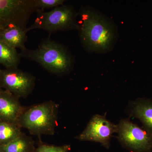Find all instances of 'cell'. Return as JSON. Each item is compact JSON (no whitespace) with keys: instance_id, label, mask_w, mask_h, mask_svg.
<instances>
[{"instance_id":"6da1fadb","label":"cell","mask_w":152,"mask_h":152,"mask_svg":"<svg viewBox=\"0 0 152 152\" xmlns=\"http://www.w3.org/2000/svg\"><path fill=\"white\" fill-rule=\"evenodd\" d=\"M78 31L85 50L104 54L111 51L119 37L113 19L91 6H83L78 12Z\"/></svg>"},{"instance_id":"7a4b0ae2","label":"cell","mask_w":152,"mask_h":152,"mask_svg":"<svg viewBox=\"0 0 152 152\" xmlns=\"http://www.w3.org/2000/svg\"><path fill=\"white\" fill-rule=\"evenodd\" d=\"M20 55L21 58L38 63L50 73L58 76L70 73L75 66V58L69 50L50 36L44 39L37 48H26Z\"/></svg>"},{"instance_id":"3957f363","label":"cell","mask_w":152,"mask_h":152,"mask_svg":"<svg viewBox=\"0 0 152 152\" xmlns=\"http://www.w3.org/2000/svg\"><path fill=\"white\" fill-rule=\"evenodd\" d=\"M58 108L59 105L51 100L26 108L20 119V126L38 137L53 135L57 126Z\"/></svg>"},{"instance_id":"277c9868","label":"cell","mask_w":152,"mask_h":152,"mask_svg":"<svg viewBox=\"0 0 152 152\" xmlns=\"http://www.w3.org/2000/svg\"><path fill=\"white\" fill-rule=\"evenodd\" d=\"M32 24L27 28V31L42 29L54 33L77 29L78 12L73 6L63 5L49 12L38 10Z\"/></svg>"},{"instance_id":"5b68a950","label":"cell","mask_w":152,"mask_h":152,"mask_svg":"<svg viewBox=\"0 0 152 152\" xmlns=\"http://www.w3.org/2000/svg\"><path fill=\"white\" fill-rule=\"evenodd\" d=\"M37 11L34 0H0V30L13 26L26 29Z\"/></svg>"},{"instance_id":"8992f818","label":"cell","mask_w":152,"mask_h":152,"mask_svg":"<svg viewBox=\"0 0 152 152\" xmlns=\"http://www.w3.org/2000/svg\"><path fill=\"white\" fill-rule=\"evenodd\" d=\"M118 126V138L123 147L131 152H152V135L143 128L123 119Z\"/></svg>"},{"instance_id":"52a82bcc","label":"cell","mask_w":152,"mask_h":152,"mask_svg":"<svg viewBox=\"0 0 152 152\" xmlns=\"http://www.w3.org/2000/svg\"><path fill=\"white\" fill-rule=\"evenodd\" d=\"M36 78L17 68L0 71V86L19 98L27 97L34 88Z\"/></svg>"},{"instance_id":"ba28073f","label":"cell","mask_w":152,"mask_h":152,"mask_svg":"<svg viewBox=\"0 0 152 152\" xmlns=\"http://www.w3.org/2000/svg\"><path fill=\"white\" fill-rule=\"evenodd\" d=\"M118 132V125L112 123L103 116L96 114L92 117L83 131L76 136L75 138L81 141L100 143L109 149L113 134Z\"/></svg>"},{"instance_id":"9c48e42d","label":"cell","mask_w":152,"mask_h":152,"mask_svg":"<svg viewBox=\"0 0 152 152\" xmlns=\"http://www.w3.org/2000/svg\"><path fill=\"white\" fill-rule=\"evenodd\" d=\"M20 99L5 90L0 93V122L20 126L21 117L26 109Z\"/></svg>"},{"instance_id":"30bf717a","label":"cell","mask_w":152,"mask_h":152,"mask_svg":"<svg viewBox=\"0 0 152 152\" xmlns=\"http://www.w3.org/2000/svg\"><path fill=\"white\" fill-rule=\"evenodd\" d=\"M128 110L130 116L140 120L143 128L152 135V99L139 98L130 101Z\"/></svg>"},{"instance_id":"8fae6325","label":"cell","mask_w":152,"mask_h":152,"mask_svg":"<svg viewBox=\"0 0 152 152\" xmlns=\"http://www.w3.org/2000/svg\"><path fill=\"white\" fill-rule=\"evenodd\" d=\"M27 33L26 29L16 26L9 27L0 30V39L12 48L21 50L26 48Z\"/></svg>"},{"instance_id":"7c38bea8","label":"cell","mask_w":152,"mask_h":152,"mask_svg":"<svg viewBox=\"0 0 152 152\" xmlns=\"http://www.w3.org/2000/svg\"><path fill=\"white\" fill-rule=\"evenodd\" d=\"M35 149L32 139L23 133L13 140L0 145V152H34Z\"/></svg>"},{"instance_id":"4fadbf2b","label":"cell","mask_w":152,"mask_h":152,"mask_svg":"<svg viewBox=\"0 0 152 152\" xmlns=\"http://www.w3.org/2000/svg\"><path fill=\"white\" fill-rule=\"evenodd\" d=\"M21 58L16 49L0 39V65L4 66L5 69L18 68Z\"/></svg>"},{"instance_id":"5bb4252c","label":"cell","mask_w":152,"mask_h":152,"mask_svg":"<svg viewBox=\"0 0 152 152\" xmlns=\"http://www.w3.org/2000/svg\"><path fill=\"white\" fill-rule=\"evenodd\" d=\"M22 133L21 128L19 125L0 122V145L13 140Z\"/></svg>"},{"instance_id":"9a60e30c","label":"cell","mask_w":152,"mask_h":152,"mask_svg":"<svg viewBox=\"0 0 152 152\" xmlns=\"http://www.w3.org/2000/svg\"><path fill=\"white\" fill-rule=\"evenodd\" d=\"M35 6L38 10L44 11L45 9L55 8L63 5L65 0H34Z\"/></svg>"},{"instance_id":"2e32d148","label":"cell","mask_w":152,"mask_h":152,"mask_svg":"<svg viewBox=\"0 0 152 152\" xmlns=\"http://www.w3.org/2000/svg\"><path fill=\"white\" fill-rule=\"evenodd\" d=\"M70 150L71 146L69 145L56 146L40 144L36 148L34 152H69Z\"/></svg>"},{"instance_id":"e0dca14e","label":"cell","mask_w":152,"mask_h":152,"mask_svg":"<svg viewBox=\"0 0 152 152\" xmlns=\"http://www.w3.org/2000/svg\"><path fill=\"white\" fill-rule=\"evenodd\" d=\"M4 90L2 88H1V87L0 86V93H1L2 92H3V91H4Z\"/></svg>"},{"instance_id":"ac0fdd59","label":"cell","mask_w":152,"mask_h":152,"mask_svg":"<svg viewBox=\"0 0 152 152\" xmlns=\"http://www.w3.org/2000/svg\"><path fill=\"white\" fill-rule=\"evenodd\" d=\"M1 65H0V71H1Z\"/></svg>"}]
</instances>
